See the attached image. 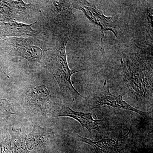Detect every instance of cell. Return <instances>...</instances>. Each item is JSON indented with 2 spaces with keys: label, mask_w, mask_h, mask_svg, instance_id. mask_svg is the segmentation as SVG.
<instances>
[{
  "label": "cell",
  "mask_w": 153,
  "mask_h": 153,
  "mask_svg": "<svg viewBox=\"0 0 153 153\" xmlns=\"http://www.w3.org/2000/svg\"><path fill=\"white\" fill-rule=\"evenodd\" d=\"M15 49V51L20 56L31 61H39L43 55L42 50L36 46H17Z\"/></svg>",
  "instance_id": "11"
},
{
  "label": "cell",
  "mask_w": 153,
  "mask_h": 153,
  "mask_svg": "<svg viewBox=\"0 0 153 153\" xmlns=\"http://www.w3.org/2000/svg\"><path fill=\"white\" fill-rule=\"evenodd\" d=\"M13 107L6 99L0 98V119L6 120L14 114Z\"/></svg>",
  "instance_id": "12"
},
{
  "label": "cell",
  "mask_w": 153,
  "mask_h": 153,
  "mask_svg": "<svg viewBox=\"0 0 153 153\" xmlns=\"http://www.w3.org/2000/svg\"><path fill=\"white\" fill-rule=\"evenodd\" d=\"M51 129L35 126L33 131L26 135V143L30 153H33L55 139Z\"/></svg>",
  "instance_id": "8"
},
{
  "label": "cell",
  "mask_w": 153,
  "mask_h": 153,
  "mask_svg": "<svg viewBox=\"0 0 153 153\" xmlns=\"http://www.w3.org/2000/svg\"><path fill=\"white\" fill-rule=\"evenodd\" d=\"M25 97V106L30 112L45 116L52 110L51 95L45 86L36 85L30 87Z\"/></svg>",
  "instance_id": "5"
},
{
  "label": "cell",
  "mask_w": 153,
  "mask_h": 153,
  "mask_svg": "<svg viewBox=\"0 0 153 153\" xmlns=\"http://www.w3.org/2000/svg\"><path fill=\"white\" fill-rule=\"evenodd\" d=\"M68 117L74 119L79 122L83 128H85L90 133L93 130L100 131L102 128L101 124L104 122V119L97 120H94L90 113H85L77 112L71 109L69 106L63 105L59 111L54 113L53 117Z\"/></svg>",
  "instance_id": "7"
},
{
  "label": "cell",
  "mask_w": 153,
  "mask_h": 153,
  "mask_svg": "<svg viewBox=\"0 0 153 153\" xmlns=\"http://www.w3.org/2000/svg\"><path fill=\"white\" fill-rule=\"evenodd\" d=\"M13 153H30L26 143V134L21 128H12L10 131Z\"/></svg>",
  "instance_id": "10"
},
{
  "label": "cell",
  "mask_w": 153,
  "mask_h": 153,
  "mask_svg": "<svg viewBox=\"0 0 153 153\" xmlns=\"http://www.w3.org/2000/svg\"><path fill=\"white\" fill-rule=\"evenodd\" d=\"M77 136L78 141L90 145L94 149L95 153H123L134 144L133 130L132 126L126 134L114 139H103L94 141L78 134Z\"/></svg>",
  "instance_id": "4"
},
{
  "label": "cell",
  "mask_w": 153,
  "mask_h": 153,
  "mask_svg": "<svg viewBox=\"0 0 153 153\" xmlns=\"http://www.w3.org/2000/svg\"><path fill=\"white\" fill-rule=\"evenodd\" d=\"M72 4L74 8L82 11L91 22L100 28L101 30V51L103 52V40L106 31H111L117 38L115 17L105 16L94 5L88 2V1H73Z\"/></svg>",
  "instance_id": "3"
},
{
  "label": "cell",
  "mask_w": 153,
  "mask_h": 153,
  "mask_svg": "<svg viewBox=\"0 0 153 153\" xmlns=\"http://www.w3.org/2000/svg\"><path fill=\"white\" fill-rule=\"evenodd\" d=\"M121 62L128 86L143 97L152 93V67H148L136 54L129 58L124 55Z\"/></svg>",
  "instance_id": "2"
},
{
  "label": "cell",
  "mask_w": 153,
  "mask_h": 153,
  "mask_svg": "<svg viewBox=\"0 0 153 153\" xmlns=\"http://www.w3.org/2000/svg\"><path fill=\"white\" fill-rule=\"evenodd\" d=\"M0 153H13L10 134L0 136Z\"/></svg>",
  "instance_id": "13"
},
{
  "label": "cell",
  "mask_w": 153,
  "mask_h": 153,
  "mask_svg": "<svg viewBox=\"0 0 153 153\" xmlns=\"http://www.w3.org/2000/svg\"><path fill=\"white\" fill-rule=\"evenodd\" d=\"M36 23L37 22L30 25H26L14 21L7 24L4 23L2 25L4 36H33L37 33V31L33 30L31 26Z\"/></svg>",
  "instance_id": "9"
},
{
  "label": "cell",
  "mask_w": 153,
  "mask_h": 153,
  "mask_svg": "<svg viewBox=\"0 0 153 153\" xmlns=\"http://www.w3.org/2000/svg\"><path fill=\"white\" fill-rule=\"evenodd\" d=\"M91 100L92 109L107 106L131 111L139 114L144 117H147L149 115V113L143 112L137 109L126 102L123 100L122 95H112L110 92L109 88L106 86V81L105 82L103 86L93 94Z\"/></svg>",
  "instance_id": "6"
},
{
  "label": "cell",
  "mask_w": 153,
  "mask_h": 153,
  "mask_svg": "<svg viewBox=\"0 0 153 153\" xmlns=\"http://www.w3.org/2000/svg\"><path fill=\"white\" fill-rule=\"evenodd\" d=\"M67 42L68 40H65L52 52L47 66L57 81L63 97L67 101L71 100V102H73L79 97H86L79 94L72 85L71 76L74 73L85 70H71L69 69L66 52Z\"/></svg>",
  "instance_id": "1"
}]
</instances>
